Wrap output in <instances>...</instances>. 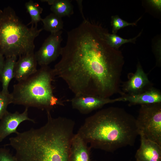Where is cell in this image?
<instances>
[{"instance_id":"obj_16","label":"cell","mask_w":161,"mask_h":161,"mask_svg":"<svg viewBox=\"0 0 161 161\" xmlns=\"http://www.w3.org/2000/svg\"><path fill=\"white\" fill-rule=\"evenodd\" d=\"M51 5L50 9L52 13L62 18L69 16L74 13L73 6L69 0H42Z\"/></svg>"},{"instance_id":"obj_2","label":"cell","mask_w":161,"mask_h":161,"mask_svg":"<svg viewBox=\"0 0 161 161\" xmlns=\"http://www.w3.org/2000/svg\"><path fill=\"white\" fill-rule=\"evenodd\" d=\"M47 121L9 139L17 161H69L75 123L62 117L47 115Z\"/></svg>"},{"instance_id":"obj_19","label":"cell","mask_w":161,"mask_h":161,"mask_svg":"<svg viewBox=\"0 0 161 161\" xmlns=\"http://www.w3.org/2000/svg\"><path fill=\"white\" fill-rule=\"evenodd\" d=\"M142 31L135 37L129 39H124L116 34H110L107 30L105 33L106 40L108 44L112 47L118 49L123 44L128 43H135L136 39L141 35Z\"/></svg>"},{"instance_id":"obj_18","label":"cell","mask_w":161,"mask_h":161,"mask_svg":"<svg viewBox=\"0 0 161 161\" xmlns=\"http://www.w3.org/2000/svg\"><path fill=\"white\" fill-rule=\"evenodd\" d=\"M25 6L31 18L30 21L27 25L31 24V26L37 27L38 23L41 21L42 19L41 15L43 10V8L38 3L31 0L26 2Z\"/></svg>"},{"instance_id":"obj_8","label":"cell","mask_w":161,"mask_h":161,"mask_svg":"<svg viewBox=\"0 0 161 161\" xmlns=\"http://www.w3.org/2000/svg\"><path fill=\"white\" fill-rule=\"evenodd\" d=\"M128 76V80L121 86V95L139 94L153 87V83L149 79L139 62L137 64L135 73H130Z\"/></svg>"},{"instance_id":"obj_10","label":"cell","mask_w":161,"mask_h":161,"mask_svg":"<svg viewBox=\"0 0 161 161\" xmlns=\"http://www.w3.org/2000/svg\"><path fill=\"white\" fill-rule=\"evenodd\" d=\"M29 120L34 123L35 121L28 115V108L26 107L22 113L16 111L12 113L8 111L0 120V142L13 133L17 134V129L22 122Z\"/></svg>"},{"instance_id":"obj_21","label":"cell","mask_w":161,"mask_h":161,"mask_svg":"<svg viewBox=\"0 0 161 161\" xmlns=\"http://www.w3.org/2000/svg\"><path fill=\"white\" fill-rule=\"evenodd\" d=\"M13 97L11 93H5L0 91V120L8 112V106L12 103Z\"/></svg>"},{"instance_id":"obj_26","label":"cell","mask_w":161,"mask_h":161,"mask_svg":"<svg viewBox=\"0 0 161 161\" xmlns=\"http://www.w3.org/2000/svg\"></svg>"},{"instance_id":"obj_17","label":"cell","mask_w":161,"mask_h":161,"mask_svg":"<svg viewBox=\"0 0 161 161\" xmlns=\"http://www.w3.org/2000/svg\"><path fill=\"white\" fill-rule=\"evenodd\" d=\"M43 29L51 33H55L62 30L63 28V22L62 18L52 13L47 16L41 20Z\"/></svg>"},{"instance_id":"obj_3","label":"cell","mask_w":161,"mask_h":161,"mask_svg":"<svg viewBox=\"0 0 161 161\" xmlns=\"http://www.w3.org/2000/svg\"><path fill=\"white\" fill-rule=\"evenodd\" d=\"M77 133L91 148L109 152L133 145L138 135L136 118L117 107L102 109L87 117Z\"/></svg>"},{"instance_id":"obj_20","label":"cell","mask_w":161,"mask_h":161,"mask_svg":"<svg viewBox=\"0 0 161 161\" xmlns=\"http://www.w3.org/2000/svg\"><path fill=\"white\" fill-rule=\"evenodd\" d=\"M140 18L135 22L130 23L123 20L117 15L112 16L111 23L112 26V34H116L119 30L126 27L136 25L137 22Z\"/></svg>"},{"instance_id":"obj_9","label":"cell","mask_w":161,"mask_h":161,"mask_svg":"<svg viewBox=\"0 0 161 161\" xmlns=\"http://www.w3.org/2000/svg\"><path fill=\"white\" fill-rule=\"evenodd\" d=\"M70 101L73 109L85 114L100 109L106 104L120 102L119 97L112 99L87 95H75Z\"/></svg>"},{"instance_id":"obj_15","label":"cell","mask_w":161,"mask_h":161,"mask_svg":"<svg viewBox=\"0 0 161 161\" xmlns=\"http://www.w3.org/2000/svg\"><path fill=\"white\" fill-rule=\"evenodd\" d=\"M17 57L13 56L6 58L4 67L0 73V82L2 83L1 91L5 93L9 92L8 86L14 78V69Z\"/></svg>"},{"instance_id":"obj_12","label":"cell","mask_w":161,"mask_h":161,"mask_svg":"<svg viewBox=\"0 0 161 161\" xmlns=\"http://www.w3.org/2000/svg\"><path fill=\"white\" fill-rule=\"evenodd\" d=\"M136 161H161V145L140 137V144L137 151Z\"/></svg>"},{"instance_id":"obj_14","label":"cell","mask_w":161,"mask_h":161,"mask_svg":"<svg viewBox=\"0 0 161 161\" xmlns=\"http://www.w3.org/2000/svg\"><path fill=\"white\" fill-rule=\"evenodd\" d=\"M90 148L78 134H75L72 142L69 161H91Z\"/></svg>"},{"instance_id":"obj_1","label":"cell","mask_w":161,"mask_h":161,"mask_svg":"<svg viewBox=\"0 0 161 161\" xmlns=\"http://www.w3.org/2000/svg\"><path fill=\"white\" fill-rule=\"evenodd\" d=\"M106 30L85 19L67 32L61 59L53 69L75 95L108 97L120 86L124 58L107 42Z\"/></svg>"},{"instance_id":"obj_25","label":"cell","mask_w":161,"mask_h":161,"mask_svg":"<svg viewBox=\"0 0 161 161\" xmlns=\"http://www.w3.org/2000/svg\"><path fill=\"white\" fill-rule=\"evenodd\" d=\"M77 1V3H78V6H79V9H80V12L81 13V15L83 17V20H84L85 19V18L84 16H83V10H82V1H80V0H78V1Z\"/></svg>"},{"instance_id":"obj_23","label":"cell","mask_w":161,"mask_h":161,"mask_svg":"<svg viewBox=\"0 0 161 161\" xmlns=\"http://www.w3.org/2000/svg\"><path fill=\"white\" fill-rule=\"evenodd\" d=\"M148 2L153 7L159 11L161 10V1L160 0H148Z\"/></svg>"},{"instance_id":"obj_24","label":"cell","mask_w":161,"mask_h":161,"mask_svg":"<svg viewBox=\"0 0 161 161\" xmlns=\"http://www.w3.org/2000/svg\"><path fill=\"white\" fill-rule=\"evenodd\" d=\"M5 61L4 56L0 53V73L4 67Z\"/></svg>"},{"instance_id":"obj_11","label":"cell","mask_w":161,"mask_h":161,"mask_svg":"<svg viewBox=\"0 0 161 161\" xmlns=\"http://www.w3.org/2000/svg\"><path fill=\"white\" fill-rule=\"evenodd\" d=\"M38 63L34 52L19 56L14 69V78L18 82L24 80L35 73Z\"/></svg>"},{"instance_id":"obj_6","label":"cell","mask_w":161,"mask_h":161,"mask_svg":"<svg viewBox=\"0 0 161 161\" xmlns=\"http://www.w3.org/2000/svg\"><path fill=\"white\" fill-rule=\"evenodd\" d=\"M140 105L136 118L138 135L161 145V103Z\"/></svg>"},{"instance_id":"obj_7","label":"cell","mask_w":161,"mask_h":161,"mask_svg":"<svg viewBox=\"0 0 161 161\" xmlns=\"http://www.w3.org/2000/svg\"><path fill=\"white\" fill-rule=\"evenodd\" d=\"M62 33L61 30L51 33L35 53L38 64L41 66H48L61 55L62 48L61 46Z\"/></svg>"},{"instance_id":"obj_4","label":"cell","mask_w":161,"mask_h":161,"mask_svg":"<svg viewBox=\"0 0 161 161\" xmlns=\"http://www.w3.org/2000/svg\"><path fill=\"white\" fill-rule=\"evenodd\" d=\"M55 77L53 69L48 66H41L35 73L13 85L12 103L46 112L64 106L54 94L52 83Z\"/></svg>"},{"instance_id":"obj_5","label":"cell","mask_w":161,"mask_h":161,"mask_svg":"<svg viewBox=\"0 0 161 161\" xmlns=\"http://www.w3.org/2000/svg\"><path fill=\"white\" fill-rule=\"evenodd\" d=\"M43 30L28 27L10 6L0 10V53L7 58L34 52L35 39Z\"/></svg>"},{"instance_id":"obj_27","label":"cell","mask_w":161,"mask_h":161,"mask_svg":"<svg viewBox=\"0 0 161 161\" xmlns=\"http://www.w3.org/2000/svg\"><path fill=\"white\" fill-rule=\"evenodd\" d=\"M135 161H136L135 160Z\"/></svg>"},{"instance_id":"obj_22","label":"cell","mask_w":161,"mask_h":161,"mask_svg":"<svg viewBox=\"0 0 161 161\" xmlns=\"http://www.w3.org/2000/svg\"><path fill=\"white\" fill-rule=\"evenodd\" d=\"M0 161H17L13 155L8 149L0 147Z\"/></svg>"},{"instance_id":"obj_13","label":"cell","mask_w":161,"mask_h":161,"mask_svg":"<svg viewBox=\"0 0 161 161\" xmlns=\"http://www.w3.org/2000/svg\"><path fill=\"white\" fill-rule=\"evenodd\" d=\"M120 101L127 102L130 106L161 103V92L154 87L142 93L135 95L123 94Z\"/></svg>"}]
</instances>
